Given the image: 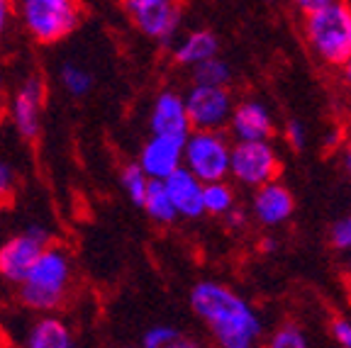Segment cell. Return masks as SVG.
I'll return each instance as SVG.
<instances>
[{"label": "cell", "instance_id": "obj_13", "mask_svg": "<svg viewBox=\"0 0 351 348\" xmlns=\"http://www.w3.org/2000/svg\"><path fill=\"white\" fill-rule=\"evenodd\" d=\"M137 164L149 180H166L183 166V139L152 134L139 149Z\"/></svg>", "mask_w": 351, "mask_h": 348}, {"label": "cell", "instance_id": "obj_23", "mask_svg": "<svg viewBox=\"0 0 351 348\" xmlns=\"http://www.w3.org/2000/svg\"><path fill=\"white\" fill-rule=\"evenodd\" d=\"M266 348H310V343H307L302 327H298L293 321H285V324H280V327H276L271 332Z\"/></svg>", "mask_w": 351, "mask_h": 348}, {"label": "cell", "instance_id": "obj_7", "mask_svg": "<svg viewBox=\"0 0 351 348\" xmlns=\"http://www.w3.org/2000/svg\"><path fill=\"white\" fill-rule=\"evenodd\" d=\"M49 244L51 232L44 224H29L25 232L5 239L0 244V277L17 285Z\"/></svg>", "mask_w": 351, "mask_h": 348}, {"label": "cell", "instance_id": "obj_6", "mask_svg": "<svg viewBox=\"0 0 351 348\" xmlns=\"http://www.w3.org/2000/svg\"><path fill=\"white\" fill-rule=\"evenodd\" d=\"M280 173V156L271 139L261 142H234L230 151V178L244 188H258V185L276 180Z\"/></svg>", "mask_w": 351, "mask_h": 348}, {"label": "cell", "instance_id": "obj_10", "mask_svg": "<svg viewBox=\"0 0 351 348\" xmlns=\"http://www.w3.org/2000/svg\"><path fill=\"white\" fill-rule=\"evenodd\" d=\"M47 98V86L39 76H27L20 83L10 100V122L22 139H37L42 132V108Z\"/></svg>", "mask_w": 351, "mask_h": 348}, {"label": "cell", "instance_id": "obj_33", "mask_svg": "<svg viewBox=\"0 0 351 348\" xmlns=\"http://www.w3.org/2000/svg\"><path fill=\"white\" fill-rule=\"evenodd\" d=\"M293 3L298 5V10H302L307 15V12H315V10H319V8L332 5L337 0H293Z\"/></svg>", "mask_w": 351, "mask_h": 348}, {"label": "cell", "instance_id": "obj_24", "mask_svg": "<svg viewBox=\"0 0 351 348\" xmlns=\"http://www.w3.org/2000/svg\"><path fill=\"white\" fill-rule=\"evenodd\" d=\"M329 241L337 251L341 253H349L351 251V212L344 214L341 219H337L332 224V232H329Z\"/></svg>", "mask_w": 351, "mask_h": 348}, {"label": "cell", "instance_id": "obj_28", "mask_svg": "<svg viewBox=\"0 0 351 348\" xmlns=\"http://www.w3.org/2000/svg\"><path fill=\"white\" fill-rule=\"evenodd\" d=\"M332 336L339 343V348H351V319L349 316H337L332 321Z\"/></svg>", "mask_w": 351, "mask_h": 348}, {"label": "cell", "instance_id": "obj_19", "mask_svg": "<svg viewBox=\"0 0 351 348\" xmlns=\"http://www.w3.org/2000/svg\"><path fill=\"white\" fill-rule=\"evenodd\" d=\"M232 207H237V192L230 180L203 183V212L213 217H225Z\"/></svg>", "mask_w": 351, "mask_h": 348}, {"label": "cell", "instance_id": "obj_4", "mask_svg": "<svg viewBox=\"0 0 351 348\" xmlns=\"http://www.w3.org/2000/svg\"><path fill=\"white\" fill-rule=\"evenodd\" d=\"M17 17L37 44H59L81 22V0H17Z\"/></svg>", "mask_w": 351, "mask_h": 348}, {"label": "cell", "instance_id": "obj_39", "mask_svg": "<svg viewBox=\"0 0 351 348\" xmlns=\"http://www.w3.org/2000/svg\"><path fill=\"white\" fill-rule=\"evenodd\" d=\"M349 295H351V280H349Z\"/></svg>", "mask_w": 351, "mask_h": 348}, {"label": "cell", "instance_id": "obj_12", "mask_svg": "<svg viewBox=\"0 0 351 348\" xmlns=\"http://www.w3.org/2000/svg\"><path fill=\"white\" fill-rule=\"evenodd\" d=\"M149 132L156 136H176L186 139L191 134V120H188L186 100L181 92L161 90L149 110Z\"/></svg>", "mask_w": 351, "mask_h": 348}, {"label": "cell", "instance_id": "obj_26", "mask_svg": "<svg viewBox=\"0 0 351 348\" xmlns=\"http://www.w3.org/2000/svg\"><path fill=\"white\" fill-rule=\"evenodd\" d=\"M17 188V173L5 158H0V207H5L12 202Z\"/></svg>", "mask_w": 351, "mask_h": 348}, {"label": "cell", "instance_id": "obj_21", "mask_svg": "<svg viewBox=\"0 0 351 348\" xmlns=\"http://www.w3.org/2000/svg\"><path fill=\"white\" fill-rule=\"evenodd\" d=\"M59 78H61V86L66 88V92L73 95V98H83V95H88L90 88H93V73L88 71L86 66L76 64V61L61 64Z\"/></svg>", "mask_w": 351, "mask_h": 348}, {"label": "cell", "instance_id": "obj_36", "mask_svg": "<svg viewBox=\"0 0 351 348\" xmlns=\"http://www.w3.org/2000/svg\"><path fill=\"white\" fill-rule=\"evenodd\" d=\"M346 256H349V258H346V273H349V275H351V251H349V253H346Z\"/></svg>", "mask_w": 351, "mask_h": 348}, {"label": "cell", "instance_id": "obj_17", "mask_svg": "<svg viewBox=\"0 0 351 348\" xmlns=\"http://www.w3.org/2000/svg\"><path fill=\"white\" fill-rule=\"evenodd\" d=\"M217 54H219V39L210 29H193L181 42H176L173 47V59L181 66H188V69H193V66H197L205 59H213Z\"/></svg>", "mask_w": 351, "mask_h": 348}, {"label": "cell", "instance_id": "obj_18", "mask_svg": "<svg viewBox=\"0 0 351 348\" xmlns=\"http://www.w3.org/2000/svg\"><path fill=\"white\" fill-rule=\"evenodd\" d=\"M144 212L149 214V219L156 224H173L176 219H178V214H176V207L173 202H171L169 192H166L164 183L161 180H152L147 188V195H144Z\"/></svg>", "mask_w": 351, "mask_h": 348}, {"label": "cell", "instance_id": "obj_38", "mask_svg": "<svg viewBox=\"0 0 351 348\" xmlns=\"http://www.w3.org/2000/svg\"><path fill=\"white\" fill-rule=\"evenodd\" d=\"M3 83H5V76H3V71H0V88H3Z\"/></svg>", "mask_w": 351, "mask_h": 348}, {"label": "cell", "instance_id": "obj_25", "mask_svg": "<svg viewBox=\"0 0 351 348\" xmlns=\"http://www.w3.org/2000/svg\"><path fill=\"white\" fill-rule=\"evenodd\" d=\"M176 334H178V329L171 327V324H154L144 332L142 348H164Z\"/></svg>", "mask_w": 351, "mask_h": 348}, {"label": "cell", "instance_id": "obj_37", "mask_svg": "<svg viewBox=\"0 0 351 348\" xmlns=\"http://www.w3.org/2000/svg\"><path fill=\"white\" fill-rule=\"evenodd\" d=\"M3 112H5V108H3V100H0V120H3Z\"/></svg>", "mask_w": 351, "mask_h": 348}, {"label": "cell", "instance_id": "obj_1", "mask_svg": "<svg viewBox=\"0 0 351 348\" xmlns=\"http://www.w3.org/2000/svg\"><path fill=\"white\" fill-rule=\"evenodd\" d=\"M191 310L213 334L219 348H256L263 321L247 297L217 280H200L191 288Z\"/></svg>", "mask_w": 351, "mask_h": 348}, {"label": "cell", "instance_id": "obj_29", "mask_svg": "<svg viewBox=\"0 0 351 348\" xmlns=\"http://www.w3.org/2000/svg\"><path fill=\"white\" fill-rule=\"evenodd\" d=\"M164 348H203V346H200V341H197V338H193V336H188V334L178 332L169 343H166Z\"/></svg>", "mask_w": 351, "mask_h": 348}, {"label": "cell", "instance_id": "obj_35", "mask_svg": "<svg viewBox=\"0 0 351 348\" xmlns=\"http://www.w3.org/2000/svg\"><path fill=\"white\" fill-rule=\"evenodd\" d=\"M276 249H278V241L271 239V236H266V239L258 241V251H261V253H274Z\"/></svg>", "mask_w": 351, "mask_h": 348}, {"label": "cell", "instance_id": "obj_2", "mask_svg": "<svg viewBox=\"0 0 351 348\" xmlns=\"http://www.w3.org/2000/svg\"><path fill=\"white\" fill-rule=\"evenodd\" d=\"M73 288V261L64 246L49 244L37 256L27 275L17 283L20 302L32 312H54L64 307Z\"/></svg>", "mask_w": 351, "mask_h": 348}, {"label": "cell", "instance_id": "obj_27", "mask_svg": "<svg viewBox=\"0 0 351 348\" xmlns=\"http://www.w3.org/2000/svg\"><path fill=\"white\" fill-rule=\"evenodd\" d=\"M283 139L288 142V147L291 149H305L307 144V129L305 125H302L300 120H288L283 127Z\"/></svg>", "mask_w": 351, "mask_h": 348}, {"label": "cell", "instance_id": "obj_5", "mask_svg": "<svg viewBox=\"0 0 351 348\" xmlns=\"http://www.w3.org/2000/svg\"><path fill=\"white\" fill-rule=\"evenodd\" d=\"M232 142L225 129H191L183 139V169L200 183L230 178Z\"/></svg>", "mask_w": 351, "mask_h": 348}, {"label": "cell", "instance_id": "obj_20", "mask_svg": "<svg viewBox=\"0 0 351 348\" xmlns=\"http://www.w3.org/2000/svg\"><path fill=\"white\" fill-rule=\"evenodd\" d=\"M193 83L195 86H222L227 88L232 83V66L225 59L213 56V59L200 61L197 66H193Z\"/></svg>", "mask_w": 351, "mask_h": 348}, {"label": "cell", "instance_id": "obj_16", "mask_svg": "<svg viewBox=\"0 0 351 348\" xmlns=\"http://www.w3.org/2000/svg\"><path fill=\"white\" fill-rule=\"evenodd\" d=\"M25 348H76L71 327L61 316L42 314L25 334Z\"/></svg>", "mask_w": 351, "mask_h": 348}, {"label": "cell", "instance_id": "obj_34", "mask_svg": "<svg viewBox=\"0 0 351 348\" xmlns=\"http://www.w3.org/2000/svg\"><path fill=\"white\" fill-rule=\"evenodd\" d=\"M339 69H341V83H344V86H346V90L351 92V56L344 61V64L339 66Z\"/></svg>", "mask_w": 351, "mask_h": 348}, {"label": "cell", "instance_id": "obj_9", "mask_svg": "<svg viewBox=\"0 0 351 348\" xmlns=\"http://www.w3.org/2000/svg\"><path fill=\"white\" fill-rule=\"evenodd\" d=\"M191 129H227L234 110L232 92L222 86H195L183 95Z\"/></svg>", "mask_w": 351, "mask_h": 348}, {"label": "cell", "instance_id": "obj_31", "mask_svg": "<svg viewBox=\"0 0 351 348\" xmlns=\"http://www.w3.org/2000/svg\"><path fill=\"white\" fill-rule=\"evenodd\" d=\"M339 166L344 171V175L351 180V136L339 147Z\"/></svg>", "mask_w": 351, "mask_h": 348}, {"label": "cell", "instance_id": "obj_22", "mask_svg": "<svg viewBox=\"0 0 351 348\" xmlns=\"http://www.w3.org/2000/svg\"><path fill=\"white\" fill-rule=\"evenodd\" d=\"M149 183H152V180H149V175L144 173L142 169H139L137 161H132V164L122 166V171H120V185H122V190L127 192V197H130L132 205L142 207Z\"/></svg>", "mask_w": 351, "mask_h": 348}, {"label": "cell", "instance_id": "obj_3", "mask_svg": "<svg viewBox=\"0 0 351 348\" xmlns=\"http://www.w3.org/2000/svg\"><path fill=\"white\" fill-rule=\"evenodd\" d=\"M302 34L315 56L327 66H341L351 56V5L337 0L332 5L307 12Z\"/></svg>", "mask_w": 351, "mask_h": 348}, {"label": "cell", "instance_id": "obj_15", "mask_svg": "<svg viewBox=\"0 0 351 348\" xmlns=\"http://www.w3.org/2000/svg\"><path fill=\"white\" fill-rule=\"evenodd\" d=\"M169 192L171 202L176 207V214L183 219H197L203 217V183L181 166L178 171L169 175L166 180H161Z\"/></svg>", "mask_w": 351, "mask_h": 348}, {"label": "cell", "instance_id": "obj_8", "mask_svg": "<svg viewBox=\"0 0 351 348\" xmlns=\"http://www.w3.org/2000/svg\"><path fill=\"white\" fill-rule=\"evenodd\" d=\"M134 27L152 42L171 44L181 27V10L176 0H122Z\"/></svg>", "mask_w": 351, "mask_h": 348}, {"label": "cell", "instance_id": "obj_30", "mask_svg": "<svg viewBox=\"0 0 351 348\" xmlns=\"http://www.w3.org/2000/svg\"><path fill=\"white\" fill-rule=\"evenodd\" d=\"M222 219H225L230 229H239V227H244V224H247V212H244V210H239V207H232L230 212H227Z\"/></svg>", "mask_w": 351, "mask_h": 348}, {"label": "cell", "instance_id": "obj_11", "mask_svg": "<svg viewBox=\"0 0 351 348\" xmlns=\"http://www.w3.org/2000/svg\"><path fill=\"white\" fill-rule=\"evenodd\" d=\"M295 212V197L278 180H269V183L254 188L252 195V217L256 219L261 227H280Z\"/></svg>", "mask_w": 351, "mask_h": 348}, {"label": "cell", "instance_id": "obj_14", "mask_svg": "<svg viewBox=\"0 0 351 348\" xmlns=\"http://www.w3.org/2000/svg\"><path fill=\"white\" fill-rule=\"evenodd\" d=\"M227 129L230 136H234V142H261L274 136L276 122L271 110L261 100H241L232 110Z\"/></svg>", "mask_w": 351, "mask_h": 348}, {"label": "cell", "instance_id": "obj_32", "mask_svg": "<svg viewBox=\"0 0 351 348\" xmlns=\"http://www.w3.org/2000/svg\"><path fill=\"white\" fill-rule=\"evenodd\" d=\"M12 20V0H0V37L8 32Z\"/></svg>", "mask_w": 351, "mask_h": 348}]
</instances>
